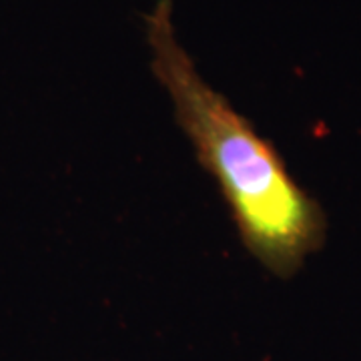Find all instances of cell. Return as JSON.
I'll use <instances>...</instances> for the list:
<instances>
[{"instance_id": "obj_1", "label": "cell", "mask_w": 361, "mask_h": 361, "mask_svg": "<svg viewBox=\"0 0 361 361\" xmlns=\"http://www.w3.org/2000/svg\"><path fill=\"white\" fill-rule=\"evenodd\" d=\"M145 35L151 71L199 163L217 180L243 245L269 273L291 277L323 243V211L275 147L197 71L177 39L171 0H159L145 16Z\"/></svg>"}]
</instances>
